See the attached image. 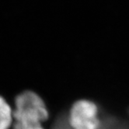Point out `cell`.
I'll list each match as a JSON object with an SVG mask.
<instances>
[{
  "mask_svg": "<svg viewBox=\"0 0 129 129\" xmlns=\"http://www.w3.org/2000/svg\"><path fill=\"white\" fill-rule=\"evenodd\" d=\"M13 122V110L7 101L0 96V129H10Z\"/></svg>",
  "mask_w": 129,
  "mask_h": 129,
  "instance_id": "3957f363",
  "label": "cell"
},
{
  "mask_svg": "<svg viewBox=\"0 0 129 129\" xmlns=\"http://www.w3.org/2000/svg\"><path fill=\"white\" fill-rule=\"evenodd\" d=\"M48 110L41 97L33 91H25L15 99L13 119L18 122L42 123L48 118Z\"/></svg>",
  "mask_w": 129,
  "mask_h": 129,
  "instance_id": "6da1fadb",
  "label": "cell"
},
{
  "mask_svg": "<svg viewBox=\"0 0 129 129\" xmlns=\"http://www.w3.org/2000/svg\"><path fill=\"white\" fill-rule=\"evenodd\" d=\"M13 129H44L41 123L15 121Z\"/></svg>",
  "mask_w": 129,
  "mask_h": 129,
  "instance_id": "277c9868",
  "label": "cell"
},
{
  "mask_svg": "<svg viewBox=\"0 0 129 129\" xmlns=\"http://www.w3.org/2000/svg\"><path fill=\"white\" fill-rule=\"evenodd\" d=\"M69 124L73 129H100L101 120L97 104L87 99L75 102L70 110Z\"/></svg>",
  "mask_w": 129,
  "mask_h": 129,
  "instance_id": "7a4b0ae2",
  "label": "cell"
}]
</instances>
